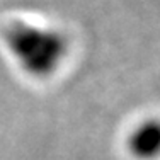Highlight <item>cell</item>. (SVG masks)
<instances>
[{
    "mask_svg": "<svg viewBox=\"0 0 160 160\" xmlns=\"http://www.w3.org/2000/svg\"><path fill=\"white\" fill-rule=\"evenodd\" d=\"M5 44L17 65L32 77H49L67 56V41L55 29L26 21L10 22Z\"/></svg>",
    "mask_w": 160,
    "mask_h": 160,
    "instance_id": "1",
    "label": "cell"
},
{
    "mask_svg": "<svg viewBox=\"0 0 160 160\" xmlns=\"http://www.w3.org/2000/svg\"><path fill=\"white\" fill-rule=\"evenodd\" d=\"M128 148L138 160H155L160 157V121L148 119L131 131Z\"/></svg>",
    "mask_w": 160,
    "mask_h": 160,
    "instance_id": "2",
    "label": "cell"
}]
</instances>
